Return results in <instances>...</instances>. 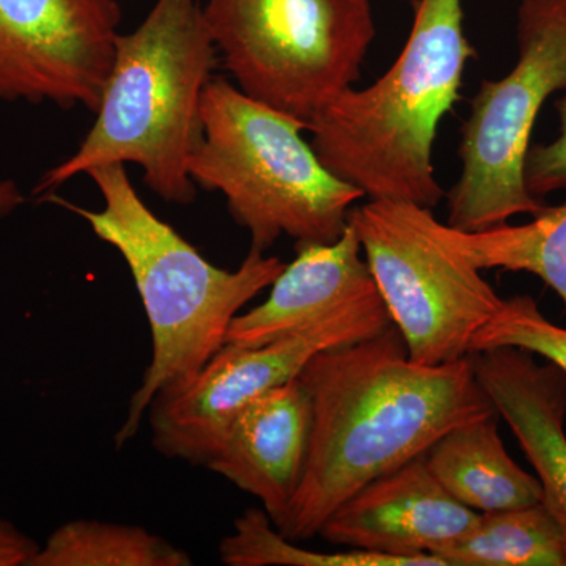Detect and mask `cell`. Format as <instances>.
I'll use <instances>...</instances> for the list:
<instances>
[{
    "instance_id": "7a4b0ae2",
    "label": "cell",
    "mask_w": 566,
    "mask_h": 566,
    "mask_svg": "<svg viewBox=\"0 0 566 566\" xmlns=\"http://www.w3.org/2000/svg\"><path fill=\"white\" fill-rule=\"evenodd\" d=\"M104 207L87 210L50 193L48 202L80 216L128 264L150 323L151 363L115 434L120 449L139 431L148 406L166 387L196 375L226 345L230 324L270 289L285 263L251 249L234 271L208 262L142 200L123 164L88 170Z\"/></svg>"
},
{
    "instance_id": "ac0fdd59",
    "label": "cell",
    "mask_w": 566,
    "mask_h": 566,
    "mask_svg": "<svg viewBox=\"0 0 566 566\" xmlns=\"http://www.w3.org/2000/svg\"><path fill=\"white\" fill-rule=\"evenodd\" d=\"M181 547L147 528L103 521H70L48 536L31 566H189Z\"/></svg>"
},
{
    "instance_id": "ffe728a7",
    "label": "cell",
    "mask_w": 566,
    "mask_h": 566,
    "mask_svg": "<svg viewBox=\"0 0 566 566\" xmlns=\"http://www.w3.org/2000/svg\"><path fill=\"white\" fill-rule=\"evenodd\" d=\"M501 346L526 349L566 374V329L547 319L526 294L504 300L497 314L475 334L471 354Z\"/></svg>"
},
{
    "instance_id": "ba28073f",
    "label": "cell",
    "mask_w": 566,
    "mask_h": 566,
    "mask_svg": "<svg viewBox=\"0 0 566 566\" xmlns=\"http://www.w3.org/2000/svg\"><path fill=\"white\" fill-rule=\"evenodd\" d=\"M412 205L370 200L349 211L360 244L409 359L420 365L471 356L475 334L504 304L479 270L457 259L417 223Z\"/></svg>"
},
{
    "instance_id": "3957f363",
    "label": "cell",
    "mask_w": 566,
    "mask_h": 566,
    "mask_svg": "<svg viewBox=\"0 0 566 566\" xmlns=\"http://www.w3.org/2000/svg\"><path fill=\"white\" fill-rule=\"evenodd\" d=\"M219 54L199 0H156L120 33L95 123L77 150L41 177L50 196L71 178L109 164H136L166 202L191 205L189 161L202 140V102Z\"/></svg>"
},
{
    "instance_id": "6da1fadb",
    "label": "cell",
    "mask_w": 566,
    "mask_h": 566,
    "mask_svg": "<svg viewBox=\"0 0 566 566\" xmlns=\"http://www.w3.org/2000/svg\"><path fill=\"white\" fill-rule=\"evenodd\" d=\"M312 405L303 480L279 524L292 542L319 528L357 491L422 457L460 424L497 415L471 356L412 363L400 331L316 354L297 376Z\"/></svg>"
},
{
    "instance_id": "2e32d148",
    "label": "cell",
    "mask_w": 566,
    "mask_h": 566,
    "mask_svg": "<svg viewBox=\"0 0 566 566\" xmlns=\"http://www.w3.org/2000/svg\"><path fill=\"white\" fill-rule=\"evenodd\" d=\"M417 223L447 252L479 271L504 270L542 279L566 307V203L545 207L523 226L463 232L438 221L430 208L412 205Z\"/></svg>"
},
{
    "instance_id": "4fadbf2b",
    "label": "cell",
    "mask_w": 566,
    "mask_h": 566,
    "mask_svg": "<svg viewBox=\"0 0 566 566\" xmlns=\"http://www.w3.org/2000/svg\"><path fill=\"white\" fill-rule=\"evenodd\" d=\"M476 381L505 420L536 472L542 504L566 545V374L535 354L501 346L471 354Z\"/></svg>"
},
{
    "instance_id": "30bf717a",
    "label": "cell",
    "mask_w": 566,
    "mask_h": 566,
    "mask_svg": "<svg viewBox=\"0 0 566 566\" xmlns=\"http://www.w3.org/2000/svg\"><path fill=\"white\" fill-rule=\"evenodd\" d=\"M120 21L117 0H0V99L96 112Z\"/></svg>"
},
{
    "instance_id": "7c38bea8",
    "label": "cell",
    "mask_w": 566,
    "mask_h": 566,
    "mask_svg": "<svg viewBox=\"0 0 566 566\" xmlns=\"http://www.w3.org/2000/svg\"><path fill=\"white\" fill-rule=\"evenodd\" d=\"M311 430V397L296 378L249 401L205 465L259 499L277 527L303 480Z\"/></svg>"
},
{
    "instance_id": "cb8c5ba5",
    "label": "cell",
    "mask_w": 566,
    "mask_h": 566,
    "mask_svg": "<svg viewBox=\"0 0 566 566\" xmlns=\"http://www.w3.org/2000/svg\"><path fill=\"white\" fill-rule=\"evenodd\" d=\"M415 2H416V0H415Z\"/></svg>"
},
{
    "instance_id": "9c48e42d",
    "label": "cell",
    "mask_w": 566,
    "mask_h": 566,
    "mask_svg": "<svg viewBox=\"0 0 566 566\" xmlns=\"http://www.w3.org/2000/svg\"><path fill=\"white\" fill-rule=\"evenodd\" d=\"M390 324L376 293L271 344L223 345L196 375L153 398L147 411L153 446L167 458L207 464L249 401L296 379L316 354L374 337Z\"/></svg>"
},
{
    "instance_id": "277c9868",
    "label": "cell",
    "mask_w": 566,
    "mask_h": 566,
    "mask_svg": "<svg viewBox=\"0 0 566 566\" xmlns=\"http://www.w3.org/2000/svg\"><path fill=\"white\" fill-rule=\"evenodd\" d=\"M474 55L463 0H416L394 65L363 91L338 93L308 122L319 161L370 200L433 210L444 197L434 175L436 133Z\"/></svg>"
},
{
    "instance_id": "5bb4252c",
    "label": "cell",
    "mask_w": 566,
    "mask_h": 566,
    "mask_svg": "<svg viewBox=\"0 0 566 566\" xmlns=\"http://www.w3.org/2000/svg\"><path fill=\"white\" fill-rule=\"evenodd\" d=\"M296 251L266 301L233 319L226 344H271L379 293L352 223L333 243L296 244Z\"/></svg>"
},
{
    "instance_id": "8fae6325",
    "label": "cell",
    "mask_w": 566,
    "mask_h": 566,
    "mask_svg": "<svg viewBox=\"0 0 566 566\" xmlns=\"http://www.w3.org/2000/svg\"><path fill=\"white\" fill-rule=\"evenodd\" d=\"M479 516L446 493L422 455L357 491L327 517L318 535L344 549L436 556L468 534Z\"/></svg>"
},
{
    "instance_id": "8992f818",
    "label": "cell",
    "mask_w": 566,
    "mask_h": 566,
    "mask_svg": "<svg viewBox=\"0 0 566 566\" xmlns=\"http://www.w3.org/2000/svg\"><path fill=\"white\" fill-rule=\"evenodd\" d=\"M203 13L237 87L305 125L359 81L376 33L370 0H207Z\"/></svg>"
},
{
    "instance_id": "5b68a950",
    "label": "cell",
    "mask_w": 566,
    "mask_h": 566,
    "mask_svg": "<svg viewBox=\"0 0 566 566\" xmlns=\"http://www.w3.org/2000/svg\"><path fill=\"white\" fill-rule=\"evenodd\" d=\"M203 134L189 161L196 186L221 192L251 249L282 237L333 243L364 193L324 167L303 137L305 123L255 102L223 77L203 93Z\"/></svg>"
},
{
    "instance_id": "7402d4cb",
    "label": "cell",
    "mask_w": 566,
    "mask_h": 566,
    "mask_svg": "<svg viewBox=\"0 0 566 566\" xmlns=\"http://www.w3.org/2000/svg\"><path fill=\"white\" fill-rule=\"evenodd\" d=\"M39 547L13 524L0 520V566H31Z\"/></svg>"
},
{
    "instance_id": "603a6c76",
    "label": "cell",
    "mask_w": 566,
    "mask_h": 566,
    "mask_svg": "<svg viewBox=\"0 0 566 566\" xmlns=\"http://www.w3.org/2000/svg\"><path fill=\"white\" fill-rule=\"evenodd\" d=\"M24 202L20 188L13 180H0V214L13 211Z\"/></svg>"
},
{
    "instance_id": "9a60e30c",
    "label": "cell",
    "mask_w": 566,
    "mask_h": 566,
    "mask_svg": "<svg viewBox=\"0 0 566 566\" xmlns=\"http://www.w3.org/2000/svg\"><path fill=\"white\" fill-rule=\"evenodd\" d=\"M497 417L460 424L424 453V463L436 482L476 513L520 509L543 499L538 479L506 452L499 436Z\"/></svg>"
},
{
    "instance_id": "44dd1931",
    "label": "cell",
    "mask_w": 566,
    "mask_h": 566,
    "mask_svg": "<svg viewBox=\"0 0 566 566\" xmlns=\"http://www.w3.org/2000/svg\"><path fill=\"white\" fill-rule=\"evenodd\" d=\"M560 134L546 145H534L527 153L524 177L528 192L536 199L566 189V95L558 99Z\"/></svg>"
},
{
    "instance_id": "52a82bcc",
    "label": "cell",
    "mask_w": 566,
    "mask_h": 566,
    "mask_svg": "<svg viewBox=\"0 0 566 566\" xmlns=\"http://www.w3.org/2000/svg\"><path fill=\"white\" fill-rule=\"evenodd\" d=\"M516 36V65L480 84L461 132V174L447 193V223L463 232L545 208L528 192L524 167L538 112L566 91V0H523Z\"/></svg>"
},
{
    "instance_id": "e0dca14e",
    "label": "cell",
    "mask_w": 566,
    "mask_h": 566,
    "mask_svg": "<svg viewBox=\"0 0 566 566\" xmlns=\"http://www.w3.org/2000/svg\"><path fill=\"white\" fill-rule=\"evenodd\" d=\"M436 556L449 566H566L562 528L542 502L480 513L475 526Z\"/></svg>"
},
{
    "instance_id": "d6986e66",
    "label": "cell",
    "mask_w": 566,
    "mask_h": 566,
    "mask_svg": "<svg viewBox=\"0 0 566 566\" xmlns=\"http://www.w3.org/2000/svg\"><path fill=\"white\" fill-rule=\"evenodd\" d=\"M219 556L229 566H449L431 554L398 557L344 547L338 553L304 549L283 536L263 509H248L234 520L232 534L219 545Z\"/></svg>"
}]
</instances>
